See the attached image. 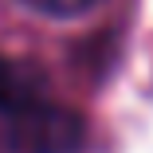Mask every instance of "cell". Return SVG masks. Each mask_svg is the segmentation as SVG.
<instances>
[{
	"mask_svg": "<svg viewBox=\"0 0 153 153\" xmlns=\"http://www.w3.org/2000/svg\"><path fill=\"white\" fill-rule=\"evenodd\" d=\"M4 122L16 153H79L86 141L82 118L59 102H47L43 94L8 110Z\"/></svg>",
	"mask_w": 153,
	"mask_h": 153,
	"instance_id": "6da1fadb",
	"label": "cell"
},
{
	"mask_svg": "<svg viewBox=\"0 0 153 153\" xmlns=\"http://www.w3.org/2000/svg\"><path fill=\"white\" fill-rule=\"evenodd\" d=\"M27 8H36L43 16H59V20H71V16H82V12H94L102 0H24Z\"/></svg>",
	"mask_w": 153,
	"mask_h": 153,
	"instance_id": "3957f363",
	"label": "cell"
},
{
	"mask_svg": "<svg viewBox=\"0 0 153 153\" xmlns=\"http://www.w3.org/2000/svg\"><path fill=\"white\" fill-rule=\"evenodd\" d=\"M36 94H39L36 75L27 71V67H20V63H8V59H0V114L16 110L20 102L36 98Z\"/></svg>",
	"mask_w": 153,
	"mask_h": 153,
	"instance_id": "7a4b0ae2",
	"label": "cell"
}]
</instances>
